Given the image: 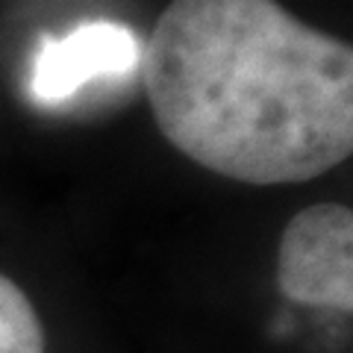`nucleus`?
Instances as JSON below:
<instances>
[{"instance_id": "obj_4", "label": "nucleus", "mask_w": 353, "mask_h": 353, "mask_svg": "<svg viewBox=\"0 0 353 353\" xmlns=\"http://www.w3.org/2000/svg\"><path fill=\"white\" fill-rule=\"evenodd\" d=\"M0 353H44V327L15 280L0 274Z\"/></svg>"}, {"instance_id": "obj_1", "label": "nucleus", "mask_w": 353, "mask_h": 353, "mask_svg": "<svg viewBox=\"0 0 353 353\" xmlns=\"http://www.w3.org/2000/svg\"><path fill=\"white\" fill-rule=\"evenodd\" d=\"M145 88L162 136L227 180L306 183L353 153V48L277 0H171Z\"/></svg>"}, {"instance_id": "obj_2", "label": "nucleus", "mask_w": 353, "mask_h": 353, "mask_svg": "<svg viewBox=\"0 0 353 353\" xmlns=\"http://www.w3.org/2000/svg\"><path fill=\"white\" fill-rule=\"evenodd\" d=\"M277 285L294 303L353 309V212L345 203L301 209L283 230Z\"/></svg>"}, {"instance_id": "obj_3", "label": "nucleus", "mask_w": 353, "mask_h": 353, "mask_svg": "<svg viewBox=\"0 0 353 353\" xmlns=\"http://www.w3.org/2000/svg\"><path fill=\"white\" fill-rule=\"evenodd\" d=\"M141 65V44L121 21H85L62 39L44 36L30 71L32 101L65 103L97 77H127Z\"/></svg>"}]
</instances>
